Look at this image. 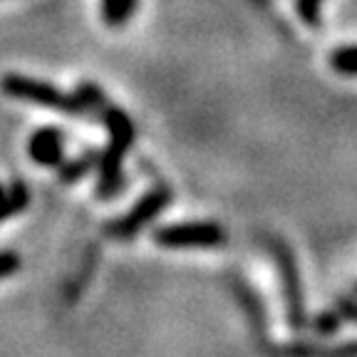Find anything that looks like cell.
Masks as SVG:
<instances>
[{
	"label": "cell",
	"mask_w": 357,
	"mask_h": 357,
	"mask_svg": "<svg viewBox=\"0 0 357 357\" xmlns=\"http://www.w3.org/2000/svg\"><path fill=\"white\" fill-rule=\"evenodd\" d=\"M28 154L40 167H57L62 162V132L55 127H43L30 137Z\"/></svg>",
	"instance_id": "cell-6"
},
{
	"label": "cell",
	"mask_w": 357,
	"mask_h": 357,
	"mask_svg": "<svg viewBox=\"0 0 357 357\" xmlns=\"http://www.w3.org/2000/svg\"><path fill=\"white\" fill-rule=\"evenodd\" d=\"M137 10V0H102V13L109 28H122Z\"/></svg>",
	"instance_id": "cell-8"
},
{
	"label": "cell",
	"mask_w": 357,
	"mask_h": 357,
	"mask_svg": "<svg viewBox=\"0 0 357 357\" xmlns=\"http://www.w3.org/2000/svg\"><path fill=\"white\" fill-rule=\"evenodd\" d=\"M154 241L164 248H216L226 243V231L211 221L172 223L156 229Z\"/></svg>",
	"instance_id": "cell-3"
},
{
	"label": "cell",
	"mask_w": 357,
	"mask_h": 357,
	"mask_svg": "<svg viewBox=\"0 0 357 357\" xmlns=\"http://www.w3.org/2000/svg\"><path fill=\"white\" fill-rule=\"evenodd\" d=\"M30 204V191L25 184H13L10 189L3 191L0 196V221L15 216V213L25 211Z\"/></svg>",
	"instance_id": "cell-7"
},
{
	"label": "cell",
	"mask_w": 357,
	"mask_h": 357,
	"mask_svg": "<svg viewBox=\"0 0 357 357\" xmlns=\"http://www.w3.org/2000/svg\"><path fill=\"white\" fill-rule=\"evenodd\" d=\"M320 8L323 0H298V13L307 25H320Z\"/></svg>",
	"instance_id": "cell-13"
},
{
	"label": "cell",
	"mask_w": 357,
	"mask_h": 357,
	"mask_svg": "<svg viewBox=\"0 0 357 357\" xmlns=\"http://www.w3.org/2000/svg\"><path fill=\"white\" fill-rule=\"evenodd\" d=\"M3 191H6V186H3V184H0V196H3Z\"/></svg>",
	"instance_id": "cell-15"
},
{
	"label": "cell",
	"mask_w": 357,
	"mask_h": 357,
	"mask_svg": "<svg viewBox=\"0 0 357 357\" xmlns=\"http://www.w3.org/2000/svg\"><path fill=\"white\" fill-rule=\"evenodd\" d=\"M20 268V258L13 251H0V280L13 275Z\"/></svg>",
	"instance_id": "cell-14"
},
{
	"label": "cell",
	"mask_w": 357,
	"mask_h": 357,
	"mask_svg": "<svg viewBox=\"0 0 357 357\" xmlns=\"http://www.w3.org/2000/svg\"><path fill=\"white\" fill-rule=\"evenodd\" d=\"M75 97L79 100V107H82V112H89V109H97V107H102V102H105V95H102V89L95 87V84H79L77 92H75Z\"/></svg>",
	"instance_id": "cell-11"
},
{
	"label": "cell",
	"mask_w": 357,
	"mask_h": 357,
	"mask_svg": "<svg viewBox=\"0 0 357 357\" xmlns=\"http://www.w3.org/2000/svg\"><path fill=\"white\" fill-rule=\"evenodd\" d=\"M95 162H97V154H95V151H89V154L79 156V159H73V162H65V159H62V162L57 164V167H60L62 181H67V184H73V181L82 178L84 174L89 172V169L95 167Z\"/></svg>",
	"instance_id": "cell-9"
},
{
	"label": "cell",
	"mask_w": 357,
	"mask_h": 357,
	"mask_svg": "<svg viewBox=\"0 0 357 357\" xmlns=\"http://www.w3.org/2000/svg\"><path fill=\"white\" fill-rule=\"evenodd\" d=\"M0 89L8 97H13V100L30 102V105L47 107V109H55V112H70V114L82 112L77 97L65 95L55 84L45 82V79L25 77V75H6V77L0 79Z\"/></svg>",
	"instance_id": "cell-2"
},
{
	"label": "cell",
	"mask_w": 357,
	"mask_h": 357,
	"mask_svg": "<svg viewBox=\"0 0 357 357\" xmlns=\"http://www.w3.org/2000/svg\"><path fill=\"white\" fill-rule=\"evenodd\" d=\"M330 65L337 75H345V77H352L357 70V60H355V45H342L337 50L330 55Z\"/></svg>",
	"instance_id": "cell-10"
},
{
	"label": "cell",
	"mask_w": 357,
	"mask_h": 357,
	"mask_svg": "<svg viewBox=\"0 0 357 357\" xmlns=\"http://www.w3.org/2000/svg\"><path fill=\"white\" fill-rule=\"evenodd\" d=\"M105 124L109 129V144L105 154L97 159V196L112 199L124 186L122 181V162L134 142V124L122 109H107Z\"/></svg>",
	"instance_id": "cell-1"
},
{
	"label": "cell",
	"mask_w": 357,
	"mask_h": 357,
	"mask_svg": "<svg viewBox=\"0 0 357 357\" xmlns=\"http://www.w3.org/2000/svg\"><path fill=\"white\" fill-rule=\"evenodd\" d=\"M169 201H172V191L164 189V186H156V189L146 191L122 218H117V221L112 223L109 234L114 238H132V236H137L144 226H149L169 206Z\"/></svg>",
	"instance_id": "cell-4"
},
{
	"label": "cell",
	"mask_w": 357,
	"mask_h": 357,
	"mask_svg": "<svg viewBox=\"0 0 357 357\" xmlns=\"http://www.w3.org/2000/svg\"><path fill=\"white\" fill-rule=\"evenodd\" d=\"M337 328H340V312H335V310L320 312L318 318L312 320V330H315L318 335H330Z\"/></svg>",
	"instance_id": "cell-12"
},
{
	"label": "cell",
	"mask_w": 357,
	"mask_h": 357,
	"mask_svg": "<svg viewBox=\"0 0 357 357\" xmlns=\"http://www.w3.org/2000/svg\"><path fill=\"white\" fill-rule=\"evenodd\" d=\"M275 263L280 268L283 275V296H285V312H288V325L293 330H303L307 323L305 318V298H303V285H301V273H298L296 258L290 256V251L285 245H273Z\"/></svg>",
	"instance_id": "cell-5"
}]
</instances>
